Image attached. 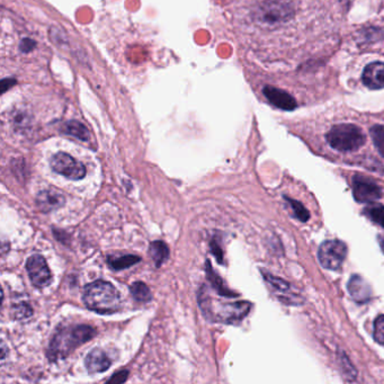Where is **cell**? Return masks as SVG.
I'll list each match as a JSON object with an SVG mask.
<instances>
[{
    "mask_svg": "<svg viewBox=\"0 0 384 384\" xmlns=\"http://www.w3.org/2000/svg\"><path fill=\"white\" fill-rule=\"evenodd\" d=\"M366 215L371 219L373 222L376 223L378 226H383L384 228V206L381 204H371L364 210Z\"/></svg>",
    "mask_w": 384,
    "mask_h": 384,
    "instance_id": "obj_19",
    "label": "cell"
},
{
    "mask_svg": "<svg viewBox=\"0 0 384 384\" xmlns=\"http://www.w3.org/2000/svg\"><path fill=\"white\" fill-rule=\"evenodd\" d=\"M348 290L352 297L359 302H364L371 297V288L367 283L359 275H354L348 284Z\"/></svg>",
    "mask_w": 384,
    "mask_h": 384,
    "instance_id": "obj_13",
    "label": "cell"
},
{
    "mask_svg": "<svg viewBox=\"0 0 384 384\" xmlns=\"http://www.w3.org/2000/svg\"><path fill=\"white\" fill-rule=\"evenodd\" d=\"M374 336L375 341L378 344L384 345V316H378L374 321Z\"/></svg>",
    "mask_w": 384,
    "mask_h": 384,
    "instance_id": "obj_22",
    "label": "cell"
},
{
    "mask_svg": "<svg viewBox=\"0 0 384 384\" xmlns=\"http://www.w3.org/2000/svg\"><path fill=\"white\" fill-rule=\"evenodd\" d=\"M141 258L136 255H116V256H109L107 263L111 270H122L129 267L134 266L139 263Z\"/></svg>",
    "mask_w": 384,
    "mask_h": 384,
    "instance_id": "obj_15",
    "label": "cell"
},
{
    "mask_svg": "<svg viewBox=\"0 0 384 384\" xmlns=\"http://www.w3.org/2000/svg\"><path fill=\"white\" fill-rule=\"evenodd\" d=\"M363 83L370 89L384 88V63L373 62L370 63L363 72Z\"/></svg>",
    "mask_w": 384,
    "mask_h": 384,
    "instance_id": "obj_12",
    "label": "cell"
},
{
    "mask_svg": "<svg viewBox=\"0 0 384 384\" xmlns=\"http://www.w3.org/2000/svg\"><path fill=\"white\" fill-rule=\"evenodd\" d=\"M127 378H129V371H123L118 372V373H115L111 378H109L107 383H124V382L127 381Z\"/></svg>",
    "mask_w": 384,
    "mask_h": 384,
    "instance_id": "obj_23",
    "label": "cell"
},
{
    "mask_svg": "<svg viewBox=\"0 0 384 384\" xmlns=\"http://www.w3.org/2000/svg\"><path fill=\"white\" fill-rule=\"evenodd\" d=\"M353 194L359 203L371 204L381 198L382 191L378 184L367 177L355 176L353 178Z\"/></svg>",
    "mask_w": 384,
    "mask_h": 384,
    "instance_id": "obj_8",
    "label": "cell"
},
{
    "mask_svg": "<svg viewBox=\"0 0 384 384\" xmlns=\"http://www.w3.org/2000/svg\"><path fill=\"white\" fill-rule=\"evenodd\" d=\"M96 334L92 326L74 325L58 329L51 339L47 354L50 361L67 359L78 347L86 344Z\"/></svg>",
    "mask_w": 384,
    "mask_h": 384,
    "instance_id": "obj_1",
    "label": "cell"
},
{
    "mask_svg": "<svg viewBox=\"0 0 384 384\" xmlns=\"http://www.w3.org/2000/svg\"><path fill=\"white\" fill-rule=\"evenodd\" d=\"M16 312H17L16 313L17 318L22 319V318H28V317H31L33 311H32L31 307H30L28 304H22V306H19V307L17 308Z\"/></svg>",
    "mask_w": 384,
    "mask_h": 384,
    "instance_id": "obj_24",
    "label": "cell"
},
{
    "mask_svg": "<svg viewBox=\"0 0 384 384\" xmlns=\"http://www.w3.org/2000/svg\"><path fill=\"white\" fill-rule=\"evenodd\" d=\"M51 167L56 173L72 180H81L86 176V168L81 161L65 152H58L51 159Z\"/></svg>",
    "mask_w": 384,
    "mask_h": 384,
    "instance_id": "obj_6",
    "label": "cell"
},
{
    "mask_svg": "<svg viewBox=\"0 0 384 384\" xmlns=\"http://www.w3.org/2000/svg\"><path fill=\"white\" fill-rule=\"evenodd\" d=\"M217 239H213V242H211V250L213 253L214 256L217 257V262L222 264L223 253L219 242H217Z\"/></svg>",
    "mask_w": 384,
    "mask_h": 384,
    "instance_id": "obj_25",
    "label": "cell"
},
{
    "mask_svg": "<svg viewBox=\"0 0 384 384\" xmlns=\"http://www.w3.org/2000/svg\"><path fill=\"white\" fill-rule=\"evenodd\" d=\"M26 270L35 288H43L52 282V273L42 255H32L26 262Z\"/></svg>",
    "mask_w": 384,
    "mask_h": 384,
    "instance_id": "obj_7",
    "label": "cell"
},
{
    "mask_svg": "<svg viewBox=\"0 0 384 384\" xmlns=\"http://www.w3.org/2000/svg\"><path fill=\"white\" fill-rule=\"evenodd\" d=\"M288 203L291 205L292 210L295 211V217L302 222L309 220L310 214L307 209L304 208L303 205L299 203V202L291 200V198H286Z\"/></svg>",
    "mask_w": 384,
    "mask_h": 384,
    "instance_id": "obj_21",
    "label": "cell"
},
{
    "mask_svg": "<svg viewBox=\"0 0 384 384\" xmlns=\"http://www.w3.org/2000/svg\"><path fill=\"white\" fill-rule=\"evenodd\" d=\"M372 139L375 147L378 149L380 155L384 158V127L383 125H374L371 131Z\"/></svg>",
    "mask_w": 384,
    "mask_h": 384,
    "instance_id": "obj_20",
    "label": "cell"
},
{
    "mask_svg": "<svg viewBox=\"0 0 384 384\" xmlns=\"http://www.w3.org/2000/svg\"><path fill=\"white\" fill-rule=\"evenodd\" d=\"M65 198L62 193L56 189H45L39 193L36 196L37 208L44 213H49L52 211L58 210L65 204Z\"/></svg>",
    "mask_w": 384,
    "mask_h": 384,
    "instance_id": "obj_9",
    "label": "cell"
},
{
    "mask_svg": "<svg viewBox=\"0 0 384 384\" xmlns=\"http://www.w3.org/2000/svg\"><path fill=\"white\" fill-rule=\"evenodd\" d=\"M198 304L203 311L206 319L213 322L233 323L239 321L247 316L250 304L249 302H235V303H222L210 297L205 286L201 288L198 295Z\"/></svg>",
    "mask_w": 384,
    "mask_h": 384,
    "instance_id": "obj_3",
    "label": "cell"
},
{
    "mask_svg": "<svg viewBox=\"0 0 384 384\" xmlns=\"http://www.w3.org/2000/svg\"><path fill=\"white\" fill-rule=\"evenodd\" d=\"M206 276H208L209 282L212 284L214 290L217 291V295H223V297H235V293L230 291L229 288H226V285L223 284L222 279L220 276L217 275V273L212 270L211 266L210 260H206Z\"/></svg>",
    "mask_w": 384,
    "mask_h": 384,
    "instance_id": "obj_16",
    "label": "cell"
},
{
    "mask_svg": "<svg viewBox=\"0 0 384 384\" xmlns=\"http://www.w3.org/2000/svg\"><path fill=\"white\" fill-rule=\"evenodd\" d=\"M111 364V361L109 355L100 348H94L85 359V366L89 374H97L107 371Z\"/></svg>",
    "mask_w": 384,
    "mask_h": 384,
    "instance_id": "obj_10",
    "label": "cell"
},
{
    "mask_svg": "<svg viewBox=\"0 0 384 384\" xmlns=\"http://www.w3.org/2000/svg\"><path fill=\"white\" fill-rule=\"evenodd\" d=\"M264 95L268 99V102L277 109L292 111L297 107L295 99L283 90L275 88V87L266 86L264 88Z\"/></svg>",
    "mask_w": 384,
    "mask_h": 384,
    "instance_id": "obj_11",
    "label": "cell"
},
{
    "mask_svg": "<svg viewBox=\"0 0 384 384\" xmlns=\"http://www.w3.org/2000/svg\"><path fill=\"white\" fill-rule=\"evenodd\" d=\"M130 291L134 300L138 301V302L145 303V302H148L152 299L150 288L143 282H134V284L131 285Z\"/></svg>",
    "mask_w": 384,
    "mask_h": 384,
    "instance_id": "obj_18",
    "label": "cell"
},
{
    "mask_svg": "<svg viewBox=\"0 0 384 384\" xmlns=\"http://www.w3.org/2000/svg\"><path fill=\"white\" fill-rule=\"evenodd\" d=\"M65 134L69 136H74L81 141H89L90 134L89 131L87 130V127L84 124L79 123L77 121H70L65 124L63 127Z\"/></svg>",
    "mask_w": 384,
    "mask_h": 384,
    "instance_id": "obj_17",
    "label": "cell"
},
{
    "mask_svg": "<svg viewBox=\"0 0 384 384\" xmlns=\"http://www.w3.org/2000/svg\"><path fill=\"white\" fill-rule=\"evenodd\" d=\"M347 255V247L341 240H328L319 248V260L322 266L330 270H341Z\"/></svg>",
    "mask_w": 384,
    "mask_h": 384,
    "instance_id": "obj_5",
    "label": "cell"
},
{
    "mask_svg": "<svg viewBox=\"0 0 384 384\" xmlns=\"http://www.w3.org/2000/svg\"><path fill=\"white\" fill-rule=\"evenodd\" d=\"M327 141L329 146L338 151H355L365 143V136L354 124H339L327 134Z\"/></svg>",
    "mask_w": 384,
    "mask_h": 384,
    "instance_id": "obj_4",
    "label": "cell"
},
{
    "mask_svg": "<svg viewBox=\"0 0 384 384\" xmlns=\"http://www.w3.org/2000/svg\"><path fill=\"white\" fill-rule=\"evenodd\" d=\"M83 301L88 309L103 314L118 312L122 307V297L118 290L111 283L103 279L85 286Z\"/></svg>",
    "mask_w": 384,
    "mask_h": 384,
    "instance_id": "obj_2",
    "label": "cell"
},
{
    "mask_svg": "<svg viewBox=\"0 0 384 384\" xmlns=\"http://www.w3.org/2000/svg\"><path fill=\"white\" fill-rule=\"evenodd\" d=\"M149 255L153 260L156 267H160L169 257V248L161 240H156L150 244Z\"/></svg>",
    "mask_w": 384,
    "mask_h": 384,
    "instance_id": "obj_14",
    "label": "cell"
}]
</instances>
